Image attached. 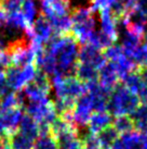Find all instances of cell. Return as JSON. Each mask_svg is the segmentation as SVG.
Listing matches in <instances>:
<instances>
[{"label":"cell","instance_id":"26","mask_svg":"<svg viewBox=\"0 0 147 149\" xmlns=\"http://www.w3.org/2000/svg\"><path fill=\"white\" fill-rule=\"evenodd\" d=\"M0 6L4 10V12L9 14V13L21 11L22 2L19 0H0Z\"/></svg>","mask_w":147,"mask_h":149},{"label":"cell","instance_id":"8","mask_svg":"<svg viewBox=\"0 0 147 149\" xmlns=\"http://www.w3.org/2000/svg\"><path fill=\"white\" fill-rule=\"evenodd\" d=\"M100 12V19H101V31L104 34L116 42L118 40V31H117V23L116 19L111 14L109 8H104L98 11Z\"/></svg>","mask_w":147,"mask_h":149},{"label":"cell","instance_id":"5","mask_svg":"<svg viewBox=\"0 0 147 149\" xmlns=\"http://www.w3.org/2000/svg\"><path fill=\"white\" fill-rule=\"evenodd\" d=\"M40 13L48 20L69 14L71 10L70 0H40Z\"/></svg>","mask_w":147,"mask_h":149},{"label":"cell","instance_id":"25","mask_svg":"<svg viewBox=\"0 0 147 149\" xmlns=\"http://www.w3.org/2000/svg\"><path fill=\"white\" fill-rule=\"evenodd\" d=\"M135 122H147V102H141L137 108L130 114Z\"/></svg>","mask_w":147,"mask_h":149},{"label":"cell","instance_id":"28","mask_svg":"<svg viewBox=\"0 0 147 149\" xmlns=\"http://www.w3.org/2000/svg\"><path fill=\"white\" fill-rule=\"evenodd\" d=\"M90 9L92 13L98 12L104 8H108V0H90Z\"/></svg>","mask_w":147,"mask_h":149},{"label":"cell","instance_id":"17","mask_svg":"<svg viewBox=\"0 0 147 149\" xmlns=\"http://www.w3.org/2000/svg\"><path fill=\"white\" fill-rule=\"evenodd\" d=\"M113 126L115 127V130L121 135L124 133H129L134 131V121L128 114L124 116H116V119L113 121Z\"/></svg>","mask_w":147,"mask_h":149},{"label":"cell","instance_id":"19","mask_svg":"<svg viewBox=\"0 0 147 149\" xmlns=\"http://www.w3.org/2000/svg\"><path fill=\"white\" fill-rule=\"evenodd\" d=\"M70 19L73 21V24H79L88 21L90 17H93V13L91 11L90 7L87 6H80V7H74L70 10Z\"/></svg>","mask_w":147,"mask_h":149},{"label":"cell","instance_id":"30","mask_svg":"<svg viewBox=\"0 0 147 149\" xmlns=\"http://www.w3.org/2000/svg\"><path fill=\"white\" fill-rule=\"evenodd\" d=\"M134 9L147 17V0H135Z\"/></svg>","mask_w":147,"mask_h":149},{"label":"cell","instance_id":"7","mask_svg":"<svg viewBox=\"0 0 147 149\" xmlns=\"http://www.w3.org/2000/svg\"><path fill=\"white\" fill-rule=\"evenodd\" d=\"M32 29H33V37L32 38L39 39L45 45L48 42V40L51 38V36L53 35L52 25H51L49 20L45 15H42L41 13L34 21L33 25H32Z\"/></svg>","mask_w":147,"mask_h":149},{"label":"cell","instance_id":"6","mask_svg":"<svg viewBox=\"0 0 147 149\" xmlns=\"http://www.w3.org/2000/svg\"><path fill=\"white\" fill-rule=\"evenodd\" d=\"M119 82H120V79H119L114 62L107 61L98 70V83H100V85L108 89V91H111Z\"/></svg>","mask_w":147,"mask_h":149},{"label":"cell","instance_id":"15","mask_svg":"<svg viewBox=\"0 0 147 149\" xmlns=\"http://www.w3.org/2000/svg\"><path fill=\"white\" fill-rule=\"evenodd\" d=\"M96 136H98V141L101 148H106L114 144V141L120 136V134L115 130L113 125H109L107 127L103 128L102 131H100L96 134Z\"/></svg>","mask_w":147,"mask_h":149},{"label":"cell","instance_id":"12","mask_svg":"<svg viewBox=\"0 0 147 149\" xmlns=\"http://www.w3.org/2000/svg\"><path fill=\"white\" fill-rule=\"evenodd\" d=\"M36 71H37V66L35 64H27V65L22 66L13 91H22L27 84L30 83L33 81L34 76L36 74Z\"/></svg>","mask_w":147,"mask_h":149},{"label":"cell","instance_id":"32","mask_svg":"<svg viewBox=\"0 0 147 149\" xmlns=\"http://www.w3.org/2000/svg\"><path fill=\"white\" fill-rule=\"evenodd\" d=\"M5 17H7V13L4 12V10L1 8V6H0V27L4 24Z\"/></svg>","mask_w":147,"mask_h":149},{"label":"cell","instance_id":"13","mask_svg":"<svg viewBox=\"0 0 147 149\" xmlns=\"http://www.w3.org/2000/svg\"><path fill=\"white\" fill-rule=\"evenodd\" d=\"M75 76L82 83H88L91 81L98 79V71L89 64L77 62L75 69Z\"/></svg>","mask_w":147,"mask_h":149},{"label":"cell","instance_id":"2","mask_svg":"<svg viewBox=\"0 0 147 149\" xmlns=\"http://www.w3.org/2000/svg\"><path fill=\"white\" fill-rule=\"evenodd\" d=\"M25 112L33 118L36 122H48L52 123L57 116L54 104L48 97L40 100H28L25 106Z\"/></svg>","mask_w":147,"mask_h":149},{"label":"cell","instance_id":"35","mask_svg":"<svg viewBox=\"0 0 147 149\" xmlns=\"http://www.w3.org/2000/svg\"><path fill=\"white\" fill-rule=\"evenodd\" d=\"M101 149H114L113 147H106V148H101Z\"/></svg>","mask_w":147,"mask_h":149},{"label":"cell","instance_id":"10","mask_svg":"<svg viewBox=\"0 0 147 149\" xmlns=\"http://www.w3.org/2000/svg\"><path fill=\"white\" fill-rule=\"evenodd\" d=\"M4 141L12 149H33L35 144V139L23 134L19 130L11 133Z\"/></svg>","mask_w":147,"mask_h":149},{"label":"cell","instance_id":"11","mask_svg":"<svg viewBox=\"0 0 147 149\" xmlns=\"http://www.w3.org/2000/svg\"><path fill=\"white\" fill-rule=\"evenodd\" d=\"M17 130L22 132L23 134L27 135L28 137L33 138L36 141L39 137V127H38V122L34 120L30 116H28L27 113H25L22 116L20 121V124Z\"/></svg>","mask_w":147,"mask_h":149},{"label":"cell","instance_id":"9","mask_svg":"<svg viewBox=\"0 0 147 149\" xmlns=\"http://www.w3.org/2000/svg\"><path fill=\"white\" fill-rule=\"evenodd\" d=\"M113 124V116L108 111H94L88 122V130L93 134H98L103 128Z\"/></svg>","mask_w":147,"mask_h":149},{"label":"cell","instance_id":"29","mask_svg":"<svg viewBox=\"0 0 147 149\" xmlns=\"http://www.w3.org/2000/svg\"><path fill=\"white\" fill-rule=\"evenodd\" d=\"M12 89L9 87L7 79H5V75H4V70L0 69V97L5 95L7 93L11 91Z\"/></svg>","mask_w":147,"mask_h":149},{"label":"cell","instance_id":"3","mask_svg":"<svg viewBox=\"0 0 147 149\" xmlns=\"http://www.w3.org/2000/svg\"><path fill=\"white\" fill-rule=\"evenodd\" d=\"M92 112H93L92 101L88 93L76 99V104L73 110V120L74 124L76 125L78 130L87 127Z\"/></svg>","mask_w":147,"mask_h":149},{"label":"cell","instance_id":"33","mask_svg":"<svg viewBox=\"0 0 147 149\" xmlns=\"http://www.w3.org/2000/svg\"><path fill=\"white\" fill-rule=\"evenodd\" d=\"M126 149H142V144H135V145H132L130 147H127Z\"/></svg>","mask_w":147,"mask_h":149},{"label":"cell","instance_id":"37","mask_svg":"<svg viewBox=\"0 0 147 149\" xmlns=\"http://www.w3.org/2000/svg\"><path fill=\"white\" fill-rule=\"evenodd\" d=\"M0 99H1V97H0Z\"/></svg>","mask_w":147,"mask_h":149},{"label":"cell","instance_id":"4","mask_svg":"<svg viewBox=\"0 0 147 149\" xmlns=\"http://www.w3.org/2000/svg\"><path fill=\"white\" fill-rule=\"evenodd\" d=\"M78 62L89 64L98 71L107 62V59L105 58L101 49H98L90 44H86V45L80 46L79 48Z\"/></svg>","mask_w":147,"mask_h":149},{"label":"cell","instance_id":"24","mask_svg":"<svg viewBox=\"0 0 147 149\" xmlns=\"http://www.w3.org/2000/svg\"><path fill=\"white\" fill-rule=\"evenodd\" d=\"M102 51L105 56V58L107 59V61H110V62H115L123 54V49L121 45H116V44L108 46L107 48L103 49Z\"/></svg>","mask_w":147,"mask_h":149},{"label":"cell","instance_id":"23","mask_svg":"<svg viewBox=\"0 0 147 149\" xmlns=\"http://www.w3.org/2000/svg\"><path fill=\"white\" fill-rule=\"evenodd\" d=\"M33 149H58L56 141L52 135L39 136L35 141Z\"/></svg>","mask_w":147,"mask_h":149},{"label":"cell","instance_id":"22","mask_svg":"<svg viewBox=\"0 0 147 149\" xmlns=\"http://www.w3.org/2000/svg\"><path fill=\"white\" fill-rule=\"evenodd\" d=\"M132 60L137 68L147 65V42H142L132 54Z\"/></svg>","mask_w":147,"mask_h":149},{"label":"cell","instance_id":"16","mask_svg":"<svg viewBox=\"0 0 147 149\" xmlns=\"http://www.w3.org/2000/svg\"><path fill=\"white\" fill-rule=\"evenodd\" d=\"M121 82L124 84V86L127 87L131 93H133L135 95H137L139 91H141V88L145 85V83L142 81L141 76H139V74L137 73L136 70L132 71L129 74L126 75V77Z\"/></svg>","mask_w":147,"mask_h":149},{"label":"cell","instance_id":"14","mask_svg":"<svg viewBox=\"0 0 147 149\" xmlns=\"http://www.w3.org/2000/svg\"><path fill=\"white\" fill-rule=\"evenodd\" d=\"M50 23L52 25L54 33L60 34V35L70 33L71 29H73V21L70 19L69 14L53 17V19L50 20Z\"/></svg>","mask_w":147,"mask_h":149},{"label":"cell","instance_id":"36","mask_svg":"<svg viewBox=\"0 0 147 149\" xmlns=\"http://www.w3.org/2000/svg\"><path fill=\"white\" fill-rule=\"evenodd\" d=\"M19 1H21V2H23V1H24V0H19Z\"/></svg>","mask_w":147,"mask_h":149},{"label":"cell","instance_id":"20","mask_svg":"<svg viewBox=\"0 0 147 149\" xmlns=\"http://www.w3.org/2000/svg\"><path fill=\"white\" fill-rule=\"evenodd\" d=\"M88 44H90V45L96 47L98 49L103 50L105 49V48H107L108 46L115 44V42L107 36L106 34L103 33L101 29L100 31L94 29L93 32H92V34H91L90 38H89V42Z\"/></svg>","mask_w":147,"mask_h":149},{"label":"cell","instance_id":"18","mask_svg":"<svg viewBox=\"0 0 147 149\" xmlns=\"http://www.w3.org/2000/svg\"><path fill=\"white\" fill-rule=\"evenodd\" d=\"M35 85H36L40 91H42L45 94L49 96L51 91H52V83H51V79L50 76L47 73H45L42 70L37 68L36 74L34 76L33 81H32Z\"/></svg>","mask_w":147,"mask_h":149},{"label":"cell","instance_id":"1","mask_svg":"<svg viewBox=\"0 0 147 149\" xmlns=\"http://www.w3.org/2000/svg\"><path fill=\"white\" fill-rule=\"evenodd\" d=\"M139 104L141 100L137 95L131 93L122 82H119L110 91L107 111L115 118L124 114L130 116Z\"/></svg>","mask_w":147,"mask_h":149},{"label":"cell","instance_id":"27","mask_svg":"<svg viewBox=\"0 0 147 149\" xmlns=\"http://www.w3.org/2000/svg\"><path fill=\"white\" fill-rule=\"evenodd\" d=\"M61 149H83V141L79 137V135L74 137L68 143H66Z\"/></svg>","mask_w":147,"mask_h":149},{"label":"cell","instance_id":"34","mask_svg":"<svg viewBox=\"0 0 147 149\" xmlns=\"http://www.w3.org/2000/svg\"><path fill=\"white\" fill-rule=\"evenodd\" d=\"M2 149H12V148H11V147H10V146L5 143V141H4V145H3V148H2Z\"/></svg>","mask_w":147,"mask_h":149},{"label":"cell","instance_id":"31","mask_svg":"<svg viewBox=\"0 0 147 149\" xmlns=\"http://www.w3.org/2000/svg\"><path fill=\"white\" fill-rule=\"evenodd\" d=\"M136 71H137V73L139 74V76H141L142 81L147 85V65L139 66V68L136 69Z\"/></svg>","mask_w":147,"mask_h":149},{"label":"cell","instance_id":"21","mask_svg":"<svg viewBox=\"0 0 147 149\" xmlns=\"http://www.w3.org/2000/svg\"><path fill=\"white\" fill-rule=\"evenodd\" d=\"M21 12L23 13L26 21L28 22L29 25H33L34 21L36 20V15L38 13L36 3L34 0H24L22 2V7H21Z\"/></svg>","mask_w":147,"mask_h":149}]
</instances>
